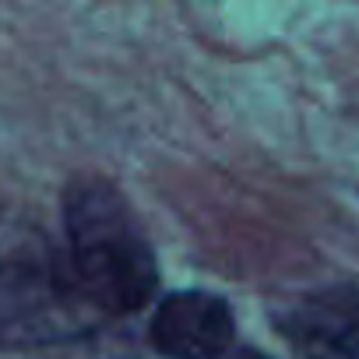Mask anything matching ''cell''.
<instances>
[{
    "instance_id": "cell-1",
    "label": "cell",
    "mask_w": 359,
    "mask_h": 359,
    "mask_svg": "<svg viewBox=\"0 0 359 359\" xmlns=\"http://www.w3.org/2000/svg\"><path fill=\"white\" fill-rule=\"evenodd\" d=\"M64 233L67 268L109 320L134 313L151 299L158 264L141 222L113 184L78 176L64 194Z\"/></svg>"
},
{
    "instance_id": "cell-2",
    "label": "cell",
    "mask_w": 359,
    "mask_h": 359,
    "mask_svg": "<svg viewBox=\"0 0 359 359\" xmlns=\"http://www.w3.org/2000/svg\"><path fill=\"white\" fill-rule=\"evenodd\" d=\"M109 324V313L60 257L0 261V345L43 348L85 338Z\"/></svg>"
},
{
    "instance_id": "cell-3",
    "label": "cell",
    "mask_w": 359,
    "mask_h": 359,
    "mask_svg": "<svg viewBox=\"0 0 359 359\" xmlns=\"http://www.w3.org/2000/svg\"><path fill=\"white\" fill-rule=\"evenodd\" d=\"M296 359H359V282L310 289L275 313Z\"/></svg>"
},
{
    "instance_id": "cell-4",
    "label": "cell",
    "mask_w": 359,
    "mask_h": 359,
    "mask_svg": "<svg viewBox=\"0 0 359 359\" xmlns=\"http://www.w3.org/2000/svg\"><path fill=\"white\" fill-rule=\"evenodd\" d=\"M148 334L155 352L165 359H226L233 352L236 320L222 296L180 289L158 303Z\"/></svg>"
},
{
    "instance_id": "cell-5",
    "label": "cell",
    "mask_w": 359,
    "mask_h": 359,
    "mask_svg": "<svg viewBox=\"0 0 359 359\" xmlns=\"http://www.w3.org/2000/svg\"><path fill=\"white\" fill-rule=\"evenodd\" d=\"M226 359H275V355H268V352H261V348H250V345H240V348H233Z\"/></svg>"
}]
</instances>
